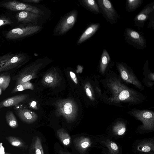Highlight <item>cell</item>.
<instances>
[{
  "instance_id": "4fadbf2b",
  "label": "cell",
  "mask_w": 154,
  "mask_h": 154,
  "mask_svg": "<svg viewBox=\"0 0 154 154\" xmlns=\"http://www.w3.org/2000/svg\"><path fill=\"white\" fill-rule=\"evenodd\" d=\"M41 17V15L26 11H20L16 15L18 22L23 23L36 22Z\"/></svg>"
},
{
  "instance_id": "4316f807",
  "label": "cell",
  "mask_w": 154,
  "mask_h": 154,
  "mask_svg": "<svg viewBox=\"0 0 154 154\" xmlns=\"http://www.w3.org/2000/svg\"><path fill=\"white\" fill-rule=\"evenodd\" d=\"M106 145L112 154H117L119 152V148L116 143L111 141H107Z\"/></svg>"
},
{
  "instance_id": "603a6c76",
  "label": "cell",
  "mask_w": 154,
  "mask_h": 154,
  "mask_svg": "<svg viewBox=\"0 0 154 154\" xmlns=\"http://www.w3.org/2000/svg\"><path fill=\"white\" fill-rule=\"evenodd\" d=\"M143 3L142 0H127L126 8L128 12L133 11L140 6Z\"/></svg>"
},
{
  "instance_id": "9a60e30c",
  "label": "cell",
  "mask_w": 154,
  "mask_h": 154,
  "mask_svg": "<svg viewBox=\"0 0 154 154\" xmlns=\"http://www.w3.org/2000/svg\"><path fill=\"white\" fill-rule=\"evenodd\" d=\"M100 24H92L89 25L85 30L77 41L78 45H80L91 37L97 32L100 27Z\"/></svg>"
},
{
  "instance_id": "d590c367",
  "label": "cell",
  "mask_w": 154,
  "mask_h": 154,
  "mask_svg": "<svg viewBox=\"0 0 154 154\" xmlns=\"http://www.w3.org/2000/svg\"><path fill=\"white\" fill-rule=\"evenodd\" d=\"M36 105V102L35 101L32 102L30 106H31L33 107H34Z\"/></svg>"
},
{
  "instance_id": "e0dca14e",
  "label": "cell",
  "mask_w": 154,
  "mask_h": 154,
  "mask_svg": "<svg viewBox=\"0 0 154 154\" xmlns=\"http://www.w3.org/2000/svg\"><path fill=\"white\" fill-rule=\"evenodd\" d=\"M79 2L83 7L90 11L96 14L101 13L98 5L94 0H82Z\"/></svg>"
},
{
  "instance_id": "5b68a950",
  "label": "cell",
  "mask_w": 154,
  "mask_h": 154,
  "mask_svg": "<svg viewBox=\"0 0 154 154\" xmlns=\"http://www.w3.org/2000/svg\"><path fill=\"white\" fill-rule=\"evenodd\" d=\"M1 5L6 9L12 11H26L41 15L43 14V12L37 7L15 0L3 2Z\"/></svg>"
},
{
  "instance_id": "1f68e13d",
  "label": "cell",
  "mask_w": 154,
  "mask_h": 154,
  "mask_svg": "<svg viewBox=\"0 0 154 154\" xmlns=\"http://www.w3.org/2000/svg\"><path fill=\"white\" fill-rule=\"evenodd\" d=\"M54 80L53 77L50 75L47 76L45 79V81L47 83H52L54 81Z\"/></svg>"
},
{
  "instance_id": "4dcf8cb0",
  "label": "cell",
  "mask_w": 154,
  "mask_h": 154,
  "mask_svg": "<svg viewBox=\"0 0 154 154\" xmlns=\"http://www.w3.org/2000/svg\"><path fill=\"white\" fill-rule=\"evenodd\" d=\"M12 21L9 18L5 17H0V26L6 25L11 24Z\"/></svg>"
},
{
  "instance_id": "ffe728a7",
  "label": "cell",
  "mask_w": 154,
  "mask_h": 154,
  "mask_svg": "<svg viewBox=\"0 0 154 154\" xmlns=\"http://www.w3.org/2000/svg\"><path fill=\"white\" fill-rule=\"evenodd\" d=\"M110 60V57L107 51L104 49L103 50L101 55L100 68L101 71L103 72L105 70Z\"/></svg>"
},
{
  "instance_id": "484cf974",
  "label": "cell",
  "mask_w": 154,
  "mask_h": 154,
  "mask_svg": "<svg viewBox=\"0 0 154 154\" xmlns=\"http://www.w3.org/2000/svg\"><path fill=\"white\" fill-rule=\"evenodd\" d=\"M126 130V128L125 125L121 122L117 123L113 126V128L114 133L119 136L124 134Z\"/></svg>"
},
{
  "instance_id": "3957f363",
  "label": "cell",
  "mask_w": 154,
  "mask_h": 154,
  "mask_svg": "<svg viewBox=\"0 0 154 154\" xmlns=\"http://www.w3.org/2000/svg\"><path fill=\"white\" fill-rule=\"evenodd\" d=\"M48 59L45 57L38 59L20 71L13 78L16 81V85L28 82L33 78L35 71Z\"/></svg>"
},
{
  "instance_id": "5bb4252c",
  "label": "cell",
  "mask_w": 154,
  "mask_h": 154,
  "mask_svg": "<svg viewBox=\"0 0 154 154\" xmlns=\"http://www.w3.org/2000/svg\"><path fill=\"white\" fill-rule=\"evenodd\" d=\"M27 97V94H20L7 98L0 102V109L19 105L25 100Z\"/></svg>"
},
{
  "instance_id": "ba28073f",
  "label": "cell",
  "mask_w": 154,
  "mask_h": 154,
  "mask_svg": "<svg viewBox=\"0 0 154 154\" xmlns=\"http://www.w3.org/2000/svg\"><path fill=\"white\" fill-rule=\"evenodd\" d=\"M28 58V56L23 53L14 55L0 67V73L17 67L21 65Z\"/></svg>"
},
{
  "instance_id": "44dd1931",
  "label": "cell",
  "mask_w": 154,
  "mask_h": 154,
  "mask_svg": "<svg viewBox=\"0 0 154 154\" xmlns=\"http://www.w3.org/2000/svg\"><path fill=\"white\" fill-rule=\"evenodd\" d=\"M57 135L63 144L68 146L71 143V138L69 134L64 130L60 129L57 132Z\"/></svg>"
},
{
  "instance_id": "cb8c5ba5",
  "label": "cell",
  "mask_w": 154,
  "mask_h": 154,
  "mask_svg": "<svg viewBox=\"0 0 154 154\" xmlns=\"http://www.w3.org/2000/svg\"><path fill=\"white\" fill-rule=\"evenodd\" d=\"M11 79L9 75L4 73H0V88L3 91H5L8 87Z\"/></svg>"
},
{
  "instance_id": "74e56055",
  "label": "cell",
  "mask_w": 154,
  "mask_h": 154,
  "mask_svg": "<svg viewBox=\"0 0 154 154\" xmlns=\"http://www.w3.org/2000/svg\"><path fill=\"white\" fill-rule=\"evenodd\" d=\"M60 154H71L68 152H63L62 151L60 152Z\"/></svg>"
},
{
  "instance_id": "52a82bcc",
  "label": "cell",
  "mask_w": 154,
  "mask_h": 154,
  "mask_svg": "<svg viewBox=\"0 0 154 154\" xmlns=\"http://www.w3.org/2000/svg\"><path fill=\"white\" fill-rule=\"evenodd\" d=\"M125 38L127 42L135 48H145L146 42L144 37L137 32L130 28H126L124 33Z\"/></svg>"
},
{
  "instance_id": "f546056e",
  "label": "cell",
  "mask_w": 154,
  "mask_h": 154,
  "mask_svg": "<svg viewBox=\"0 0 154 154\" xmlns=\"http://www.w3.org/2000/svg\"><path fill=\"white\" fill-rule=\"evenodd\" d=\"M14 55V54L9 53L0 57V67Z\"/></svg>"
},
{
  "instance_id": "8d00e7d4",
  "label": "cell",
  "mask_w": 154,
  "mask_h": 154,
  "mask_svg": "<svg viewBox=\"0 0 154 154\" xmlns=\"http://www.w3.org/2000/svg\"><path fill=\"white\" fill-rule=\"evenodd\" d=\"M70 75H71V77L72 79H74L75 77V74L72 72H70Z\"/></svg>"
},
{
  "instance_id": "6da1fadb",
  "label": "cell",
  "mask_w": 154,
  "mask_h": 154,
  "mask_svg": "<svg viewBox=\"0 0 154 154\" xmlns=\"http://www.w3.org/2000/svg\"><path fill=\"white\" fill-rule=\"evenodd\" d=\"M108 83L112 94V101L120 102L137 101V93L126 87L118 80L111 79Z\"/></svg>"
},
{
  "instance_id": "f1b7e54d",
  "label": "cell",
  "mask_w": 154,
  "mask_h": 154,
  "mask_svg": "<svg viewBox=\"0 0 154 154\" xmlns=\"http://www.w3.org/2000/svg\"><path fill=\"white\" fill-rule=\"evenodd\" d=\"M63 111L65 114L69 115L72 112V107L71 104L67 102L65 104L63 107Z\"/></svg>"
},
{
  "instance_id": "8fae6325",
  "label": "cell",
  "mask_w": 154,
  "mask_h": 154,
  "mask_svg": "<svg viewBox=\"0 0 154 154\" xmlns=\"http://www.w3.org/2000/svg\"><path fill=\"white\" fill-rule=\"evenodd\" d=\"M154 5H146L135 17L134 19L136 25L138 27H142L149 18L151 14L154 12Z\"/></svg>"
},
{
  "instance_id": "ac0fdd59",
  "label": "cell",
  "mask_w": 154,
  "mask_h": 154,
  "mask_svg": "<svg viewBox=\"0 0 154 154\" xmlns=\"http://www.w3.org/2000/svg\"><path fill=\"white\" fill-rule=\"evenodd\" d=\"M5 119L8 125L11 128H16L18 127L17 120L12 111L8 110L6 112Z\"/></svg>"
},
{
  "instance_id": "e575fe53",
  "label": "cell",
  "mask_w": 154,
  "mask_h": 154,
  "mask_svg": "<svg viewBox=\"0 0 154 154\" xmlns=\"http://www.w3.org/2000/svg\"><path fill=\"white\" fill-rule=\"evenodd\" d=\"M0 154H12L11 153L6 152L5 151L4 148L3 146H2V148L0 147Z\"/></svg>"
},
{
  "instance_id": "2e32d148",
  "label": "cell",
  "mask_w": 154,
  "mask_h": 154,
  "mask_svg": "<svg viewBox=\"0 0 154 154\" xmlns=\"http://www.w3.org/2000/svg\"><path fill=\"white\" fill-rule=\"evenodd\" d=\"M74 143L76 148L82 152L85 151L91 144L90 139L84 137H81L76 138L74 140Z\"/></svg>"
},
{
  "instance_id": "83f0119b",
  "label": "cell",
  "mask_w": 154,
  "mask_h": 154,
  "mask_svg": "<svg viewBox=\"0 0 154 154\" xmlns=\"http://www.w3.org/2000/svg\"><path fill=\"white\" fill-rule=\"evenodd\" d=\"M26 82L19 84L15 85V87L12 90L11 93L14 94L16 92L20 91L27 89V86Z\"/></svg>"
},
{
  "instance_id": "7a4b0ae2",
  "label": "cell",
  "mask_w": 154,
  "mask_h": 154,
  "mask_svg": "<svg viewBox=\"0 0 154 154\" xmlns=\"http://www.w3.org/2000/svg\"><path fill=\"white\" fill-rule=\"evenodd\" d=\"M78 12L75 10H72L65 14L60 20L55 27L53 35H62L67 32L74 26L77 20Z\"/></svg>"
},
{
  "instance_id": "7402d4cb",
  "label": "cell",
  "mask_w": 154,
  "mask_h": 154,
  "mask_svg": "<svg viewBox=\"0 0 154 154\" xmlns=\"http://www.w3.org/2000/svg\"><path fill=\"white\" fill-rule=\"evenodd\" d=\"M31 149L33 150L35 154H44L40 138L36 136L32 143Z\"/></svg>"
},
{
  "instance_id": "f35d334b",
  "label": "cell",
  "mask_w": 154,
  "mask_h": 154,
  "mask_svg": "<svg viewBox=\"0 0 154 154\" xmlns=\"http://www.w3.org/2000/svg\"><path fill=\"white\" fill-rule=\"evenodd\" d=\"M2 89L1 88H0V95H1V94H2Z\"/></svg>"
},
{
  "instance_id": "277c9868",
  "label": "cell",
  "mask_w": 154,
  "mask_h": 154,
  "mask_svg": "<svg viewBox=\"0 0 154 154\" xmlns=\"http://www.w3.org/2000/svg\"><path fill=\"white\" fill-rule=\"evenodd\" d=\"M42 29L41 26L35 25L15 28L7 33L6 38L9 39L22 38L37 33Z\"/></svg>"
},
{
  "instance_id": "9c48e42d",
  "label": "cell",
  "mask_w": 154,
  "mask_h": 154,
  "mask_svg": "<svg viewBox=\"0 0 154 154\" xmlns=\"http://www.w3.org/2000/svg\"><path fill=\"white\" fill-rule=\"evenodd\" d=\"M117 66L123 79L133 84L139 88H141L142 85L140 83L125 64L121 63H117Z\"/></svg>"
},
{
  "instance_id": "836d02e7",
  "label": "cell",
  "mask_w": 154,
  "mask_h": 154,
  "mask_svg": "<svg viewBox=\"0 0 154 154\" xmlns=\"http://www.w3.org/2000/svg\"><path fill=\"white\" fill-rule=\"evenodd\" d=\"M86 92L87 95L89 97H91L92 96L91 92L89 88H87L86 89Z\"/></svg>"
},
{
  "instance_id": "d6986e66",
  "label": "cell",
  "mask_w": 154,
  "mask_h": 154,
  "mask_svg": "<svg viewBox=\"0 0 154 154\" xmlns=\"http://www.w3.org/2000/svg\"><path fill=\"white\" fill-rule=\"evenodd\" d=\"M6 140L12 146L20 149H24L26 145L20 138L16 137L9 136L6 137Z\"/></svg>"
},
{
  "instance_id": "d6a6232c",
  "label": "cell",
  "mask_w": 154,
  "mask_h": 154,
  "mask_svg": "<svg viewBox=\"0 0 154 154\" xmlns=\"http://www.w3.org/2000/svg\"><path fill=\"white\" fill-rule=\"evenodd\" d=\"M23 2H29L33 3H40L41 0H22Z\"/></svg>"
},
{
  "instance_id": "d4e9b609",
  "label": "cell",
  "mask_w": 154,
  "mask_h": 154,
  "mask_svg": "<svg viewBox=\"0 0 154 154\" xmlns=\"http://www.w3.org/2000/svg\"><path fill=\"white\" fill-rule=\"evenodd\" d=\"M154 145L150 142H146L139 145L137 147V150L144 152H149L153 151Z\"/></svg>"
},
{
  "instance_id": "7c38bea8",
  "label": "cell",
  "mask_w": 154,
  "mask_h": 154,
  "mask_svg": "<svg viewBox=\"0 0 154 154\" xmlns=\"http://www.w3.org/2000/svg\"><path fill=\"white\" fill-rule=\"evenodd\" d=\"M136 116L143 123L142 128L146 129H152L154 128V114L147 111L140 112Z\"/></svg>"
},
{
  "instance_id": "30bf717a",
  "label": "cell",
  "mask_w": 154,
  "mask_h": 154,
  "mask_svg": "<svg viewBox=\"0 0 154 154\" xmlns=\"http://www.w3.org/2000/svg\"><path fill=\"white\" fill-rule=\"evenodd\" d=\"M14 107L15 112L20 119L23 122L30 123L33 122L35 120V115L30 110L23 108L22 106L19 104Z\"/></svg>"
},
{
  "instance_id": "8992f818",
  "label": "cell",
  "mask_w": 154,
  "mask_h": 154,
  "mask_svg": "<svg viewBox=\"0 0 154 154\" xmlns=\"http://www.w3.org/2000/svg\"><path fill=\"white\" fill-rule=\"evenodd\" d=\"M100 13L111 24L116 23L119 15L111 2L108 0H97Z\"/></svg>"
}]
</instances>
